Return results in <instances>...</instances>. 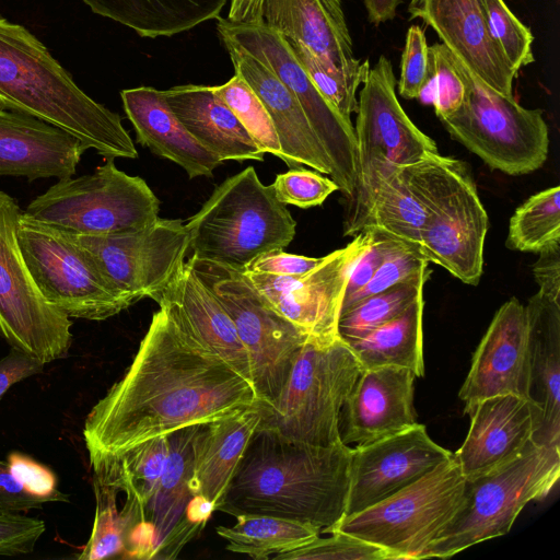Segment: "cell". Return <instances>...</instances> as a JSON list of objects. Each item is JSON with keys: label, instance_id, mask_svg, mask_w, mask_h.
I'll use <instances>...</instances> for the list:
<instances>
[{"label": "cell", "instance_id": "cell-1", "mask_svg": "<svg viewBox=\"0 0 560 560\" xmlns=\"http://www.w3.org/2000/svg\"><path fill=\"white\" fill-rule=\"evenodd\" d=\"M257 400L248 378L160 306L131 364L85 419L90 464L184 427L223 419Z\"/></svg>", "mask_w": 560, "mask_h": 560}, {"label": "cell", "instance_id": "cell-2", "mask_svg": "<svg viewBox=\"0 0 560 560\" xmlns=\"http://www.w3.org/2000/svg\"><path fill=\"white\" fill-rule=\"evenodd\" d=\"M352 447L312 445L258 425L215 511L312 524L326 533L345 515Z\"/></svg>", "mask_w": 560, "mask_h": 560}, {"label": "cell", "instance_id": "cell-3", "mask_svg": "<svg viewBox=\"0 0 560 560\" xmlns=\"http://www.w3.org/2000/svg\"><path fill=\"white\" fill-rule=\"evenodd\" d=\"M0 107L33 116L105 159H136L118 114L92 100L32 33L0 18Z\"/></svg>", "mask_w": 560, "mask_h": 560}, {"label": "cell", "instance_id": "cell-4", "mask_svg": "<svg viewBox=\"0 0 560 560\" xmlns=\"http://www.w3.org/2000/svg\"><path fill=\"white\" fill-rule=\"evenodd\" d=\"M185 225L192 256L243 271L257 256L287 247L296 228L253 166L222 182Z\"/></svg>", "mask_w": 560, "mask_h": 560}, {"label": "cell", "instance_id": "cell-5", "mask_svg": "<svg viewBox=\"0 0 560 560\" xmlns=\"http://www.w3.org/2000/svg\"><path fill=\"white\" fill-rule=\"evenodd\" d=\"M560 477V447L535 442L514 459L465 479L462 503L419 559L450 558L505 535L525 505L546 498Z\"/></svg>", "mask_w": 560, "mask_h": 560}, {"label": "cell", "instance_id": "cell-6", "mask_svg": "<svg viewBox=\"0 0 560 560\" xmlns=\"http://www.w3.org/2000/svg\"><path fill=\"white\" fill-rule=\"evenodd\" d=\"M159 211L160 200L145 180L106 159L92 174L58 179L30 202L22 218L65 234L113 235L149 226Z\"/></svg>", "mask_w": 560, "mask_h": 560}, {"label": "cell", "instance_id": "cell-7", "mask_svg": "<svg viewBox=\"0 0 560 560\" xmlns=\"http://www.w3.org/2000/svg\"><path fill=\"white\" fill-rule=\"evenodd\" d=\"M361 371L341 337L326 343L308 339L275 401H258L262 412L259 424L312 445L341 441L340 411Z\"/></svg>", "mask_w": 560, "mask_h": 560}, {"label": "cell", "instance_id": "cell-8", "mask_svg": "<svg viewBox=\"0 0 560 560\" xmlns=\"http://www.w3.org/2000/svg\"><path fill=\"white\" fill-rule=\"evenodd\" d=\"M465 477L452 455L380 502L343 516L326 534L342 532L394 553L419 559L458 510Z\"/></svg>", "mask_w": 560, "mask_h": 560}, {"label": "cell", "instance_id": "cell-9", "mask_svg": "<svg viewBox=\"0 0 560 560\" xmlns=\"http://www.w3.org/2000/svg\"><path fill=\"white\" fill-rule=\"evenodd\" d=\"M187 264L232 318L249 359L258 401L272 404L310 337L279 314L243 270L195 256Z\"/></svg>", "mask_w": 560, "mask_h": 560}, {"label": "cell", "instance_id": "cell-10", "mask_svg": "<svg viewBox=\"0 0 560 560\" xmlns=\"http://www.w3.org/2000/svg\"><path fill=\"white\" fill-rule=\"evenodd\" d=\"M456 63L466 95L462 106L441 120L451 137L505 174L523 175L540 168L549 151L542 110L521 106L514 97L483 83L457 58Z\"/></svg>", "mask_w": 560, "mask_h": 560}, {"label": "cell", "instance_id": "cell-11", "mask_svg": "<svg viewBox=\"0 0 560 560\" xmlns=\"http://www.w3.org/2000/svg\"><path fill=\"white\" fill-rule=\"evenodd\" d=\"M468 172L462 161L440 153L380 170L359 207L348 214L345 235L371 230L416 249L431 215Z\"/></svg>", "mask_w": 560, "mask_h": 560}, {"label": "cell", "instance_id": "cell-12", "mask_svg": "<svg viewBox=\"0 0 560 560\" xmlns=\"http://www.w3.org/2000/svg\"><path fill=\"white\" fill-rule=\"evenodd\" d=\"M16 237L38 291L68 317L105 320L133 303L66 235L21 217Z\"/></svg>", "mask_w": 560, "mask_h": 560}, {"label": "cell", "instance_id": "cell-13", "mask_svg": "<svg viewBox=\"0 0 560 560\" xmlns=\"http://www.w3.org/2000/svg\"><path fill=\"white\" fill-rule=\"evenodd\" d=\"M22 213L0 190V336L46 364L68 353L72 322L44 299L30 275L16 237Z\"/></svg>", "mask_w": 560, "mask_h": 560}, {"label": "cell", "instance_id": "cell-14", "mask_svg": "<svg viewBox=\"0 0 560 560\" xmlns=\"http://www.w3.org/2000/svg\"><path fill=\"white\" fill-rule=\"evenodd\" d=\"M221 39L242 47L266 65L301 105L331 164L330 178L350 201L357 186V138L354 126L315 88L285 40L262 23L233 24L218 18Z\"/></svg>", "mask_w": 560, "mask_h": 560}, {"label": "cell", "instance_id": "cell-15", "mask_svg": "<svg viewBox=\"0 0 560 560\" xmlns=\"http://www.w3.org/2000/svg\"><path fill=\"white\" fill-rule=\"evenodd\" d=\"M83 249L103 276L133 304L155 299L185 264L190 236L180 220L159 218L133 233L65 234Z\"/></svg>", "mask_w": 560, "mask_h": 560}, {"label": "cell", "instance_id": "cell-16", "mask_svg": "<svg viewBox=\"0 0 560 560\" xmlns=\"http://www.w3.org/2000/svg\"><path fill=\"white\" fill-rule=\"evenodd\" d=\"M396 83L392 62L381 55L359 93L357 186L350 205L361 198L380 170L439 153L435 142L405 113L396 96Z\"/></svg>", "mask_w": 560, "mask_h": 560}, {"label": "cell", "instance_id": "cell-17", "mask_svg": "<svg viewBox=\"0 0 560 560\" xmlns=\"http://www.w3.org/2000/svg\"><path fill=\"white\" fill-rule=\"evenodd\" d=\"M371 236L370 230L361 231L347 246L324 256L319 265L300 277L244 272L270 305L311 340L331 342L340 338L338 322L351 265Z\"/></svg>", "mask_w": 560, "mask_h": 560}, {"label": "cell", "instance_id": "cell-18", "mask_svg": "<svg viewBox=\"0 0 560 560\" xmlns=\"http://www.w3.org/2000/svg\"><path fill=\"white\" fill-rule=\"evenodd\" d=\"M452 455L451 451L436 444L419 422L373 442L355 445L351 452L346 515L380 502Z\"/></svg>", "mask_w": 560, "mask_h": 560}, {"label": "cell", "instance_id": "cell-19", "mask_svg": "<svg viewBox=\"0 0 560 560\" xmlns=\"http://www.w3.org/2000/svg\"><path fill=\"white\" fill-rule=\"evenodd\" d=\"M530 363L525 306L511 298L495 312L471 359L458 396L464 411L497 395L530 400Z\"/></svg>", "mask_w": 560, "mask_h": 560}, {"label": "cell", "instance_id": "cell-20", "mask_svg": "<svg viewBox=\"0 0 560 560\" xmlns=\"http://www.w3.org/2000/svg\"><path fill=\"white\" fill-rule=\"evenodd\" d=\"M489 218L468 172L427 222L416 250L466 284L482 275Z\"/></svg>", "mask_w": 560, "mask_h": 560}, {"label": "cell", "instance_id": "cell-21", "mask_svg": "<svg viewBox=\"0 0 560 560\" xmlns=\"http://www.w3.org/2000/svg\"><path fill=\"white\" fill-rule=\"evenodd\" d=\"M408 12L411 19L431 26L442 44L483 83L514 97L517 72L490 32L482 0H410Z\"/></svg>", "mask_w": 560, "mask_h": 560}, {"label": "cell", "instance_id": "cell-22", "mask_svg": "<svg viewBox=\"0 0 560 560\" xmlns=\"http://www.w3.org/2000/svg\"><path fill=\"white\" fill-rule=\"evenodd\" d=\"M202 424L167 434L168 455L154 492L145 506L144 535L149 559H173L203 525L189 514L195 445Z\"/></svg>", "mask_w": 560, "mask_h": 560}, {"label": "cell", "instance_id": "cell-23", "mask_svg": "<svg viewBox=\"0 0 560 560\" xmlns=\"http://www.w3.org/2000/svg\"><path fill=\"white\" fill-rule=\"evenodd\" d=\"M464 413L470 417L469 430L453 455L465 479L517 457L533 441L539 425L534 404L515 395L481 399Z\"/></svg>", "mask_w": 560, "mask_h": 560}, {"label": "cell", "instance_id": "cell-24", "mask_svg": "<svg viewBox=\"0 0 560 560\" xmlns=\"http://www.w3.org/2000/svg\"><path fill=\"white\" fill-rule=\"evenodd\" d=\"M416 377L401 368L362 370L340 411L341 442L362 445L417 423Z\"/></svg>", "mask_w": 560, "mask_h": 560}, {"label": "cell", "instance_id": "cell-25", "mask_svg": "<svg viewBox=\"0 0 560 560\" xmlns=\"http://www.w3.org/2000/svg\"><path fill=\"white\" fill-rule=\"evenodd\" d=\"M221 40L235 73L247 82L266 107L280 141L282 161L290 168L306 165L330 176L328 155L294 95L256 57L230 40Z\"/></svg>", "mask_w": 560, "mask_h": 560}, {"label": "cell", "instance_id": "cell-26", "mask_svg": "<svg viewBox=\"0 0 560 560\" xmlns=\"http://www.w3.org/2000/svg\"><path fill=\"white\" fill-rule=\"evenodd\" d=\"M89 150L68 132L33 116L0 107V176H73Z\"/></svg>", "mask_w": 560, "mask_h": 560}, {"label": "cell", "instance_id": "cell-27", "mask_svg": "<svg viewBox=\"0 0 560 560\" xmlns=\"http://www.w3.org/2000/svg\"><path fill=\"white\" fill-rule=\"evenodd\" d=\"M525 306L529 398L539 418L533 440L560 447V294L538 290Z\"/></svg>", "mask_w": 560, "mask_h": 560}, {"label": "cell", "instance_id": "cell-28", "mask_svg": "<svg viewBox=\"0 0 560 560\" xmlns=\"http://www.w3.org/2000/svg\"><path fill=\"white\" fill-rule=\"evenodd\" d=\"M155 302L252 382L249 359L232 318L187 261Z\"/></svg>", "mask_w": 560, "mask_h": 560}, {"label": "cell", "instance_id": "cell-29", "mask_svg": "<svg viewBox=\"0 0 560 560\" xmlns=\"http://www.w3.org/2000/svg\"><path fill=\"white\" fill-rule=\"evenodd\" d=\"M137 142L179 165L189 178L211 177L223 162L202 147L168 107L162 91L140 86L120 92Z\"/></svg>", "mask_w": 560, "mask_h": 560}, {"label": "cell", "instance_id": "cell-30", "mask_svg": "<svg viewBox=\"0 0 560 560\" xmlns=\"http://www.w3.org/2000/svg\"><path fill=\"white\" fill-rule=\"evenodd\" d=\"M162 93L186 130L222 162L264 161L265 153L215 93L214 86L187 84Z\"/></svg>", "mask_w": 560, "mask_h": 560}, {"label": "cell", "instance_id": "cell-31", "mask_svg": "<svg viewBox=\"0 0 560 560\" xmlns=\"http://www.w3.org/2000/svg\"><path fill=\"white\" fill-rule=\"evenodd\" d=\"M261 23L324 61L346 66L354 59L342 0H264Z\"/></svg>", "mask_w": 560, "mask_h": 560}, {"label": "cell", "instance_id": "cell-32", "mask_svg": "<svg viewBox=\"0 0 560 560\" xmlns=\"http://www.w3.org/2000/svg\"><path fill=\"white\" fill-rule=\"evenodd\" d=\"M258 400L229 417L202 424L195 445L192 494L214 511L261 421Z\"/></svg>", "mask_w": 560, "mask_h": 560}, {"label": "cell", "instance_id": "cell-33", "mask_svg": "<svg viewBox=\"0 0 560 560\" xmlns=\"http://www.w3.org/2000/svg\"><path fill=\"white\" fill-rule=\"evenodd\" d=\"M142 37L172 36L218 19L228 0H82Z\"/></svg>", "mask_w": 560, "mask_h": 560}, {"label": "cell", "instance_id": "cell-34", "mask_svg": "<svg viewBox=\"0 0 560 560\" xmlns=\"http://www.w3.org/2000/svg\"><path fill=\"white\" fill-rule=\"evenodd\" d=\"M423 296L399 316L374 328L362 338L346 341L362 370L393 366L424 375ZM345 341V340H343Z\"/></svg>", "mask_w": 560, "mask_h": 560}, {"label": "cell", "instance_id": "cell-35", "mask_svg": "<svg viewBox=\"0 0 560 560\" xmlns=\"http://www.w3.org/2000/svg\"><path fill=\"white\" fill-rule=\"evenodd\" d=\"M233 526H218L217 534L228 541L225 548L255 560L273 559L316 539L320 529L296 520L246 513L235 516Z\"/></svg>", "mask_w": 560, "mask_h": 560}, {"label": "cell", "instance_id": "cell-36", "mask_svg": "<svg viewBox=\"0 0 560 560\" xmlns=\"http://www.w3.org/2000/svg\"><path fill=\"white\" fill-rule=\"evenodd\" d=\"M168 455L166 435L148 440L116 458L91 465L93 478L138 501L145 512Z\"/></svg>", "mask_w": 560, "mask_h": 560}, {"label": "cell", "instance_id": "cell-37", "mask_svg": "<svg viewBox=\"0 0 560 560\" xmlns=\"http://www.w3.org/2000/svg\"><path fill=\"white\" fill-rule=\"evenodd\" d=\"M93 485L96 498L93 528L86 545L77 558L97 560L127 553L137 527L144 526V510L136 501L127 499L119 511V491L97 480H94Z\"/></svg>", "mask_w": 560, "mask_h": 560}, {"label": "cell", "instance_id": "cell-38", "mask_svg": "<svg viewBox=\"0 0 560 560\" xmlns=\"http://www.w3.org/2000/svg\"><path fill=\"white\" fill-rule=\"evenodd\" d=\"M506 246L523 253L560 247V187H549L525 200L509 223Z\"/></svg>", "mask_w": 560, "mask_h": 560}, {"label": "cell", "instance_id": "cell-39", "mask_svg": "<svg viewBox=\"0 0 560 560\" xmlns=\"http://www.w3.org/2000/svg\"><path fill=\"white\" fill-rule=\"evenodd\" d=\"M285 43L320 94L351 120V115L358 112L357 92L369 74L370 61L354 58L346 66H336L319 59L300 43Z\"/></svg>", "mask_w": 560, "mask_h": 560}, {"label": "cell", "instance_id": "cell-40", "mask_svg": "<svg viewBox=\"0 0 560 560\" xmlns=\"http://www.w3.org/2000/svg\"><path fill=\"white\" fill-rule=\"evenodd\" d=\"M431 270L370 295L340 314L339 336L345 341L362 338L374 328L399 316L420 296Z\"/></svg>", "mask_w": 560, "mask_h": 560}, {"label": "cell", "instance_id": "cell-41", "mask_svg": "<svg viewBox=\"0 0 560 560\" xmlns=\"http://www.w3.org/2000/svg\"><path fill=\"white\" fill-rule=\"evenodd\" d=\"M214 91L234 113L256 145L265 154L282 160L280 141L271 118L247 82L235 73L226 83L214 86Z\"/></svg>", "mask_w": 560, "mask_h": 560}, {"label": "cell", "instance_id": "cell-42", "mask_svg": "<svg viewBox=\"0 0 560 560\" xmlns=\"http://www.w3.org/2000/svg\"><path fill=\"white\" fill-rule=\"evenodd\" d=\"M429 60L430 78L422 92L430 90L435 114L442 120L462 106L466 95V84L455 56L444 44L436 43L429 46Z\"/></svg>", "mask_w": 560, "mask_h": 560}, {"label": "cell", "instance_id": "cell-43", "mask_svg": "<svg viewBox=\"0 0 560 560\" xmlns=\"http://www.w3.org/2000/svg\"><path fill=\"white\" fill-rule=\"evenodd\" d=\"M488 25L514 71L535 61L534 36L509 9L503 0H482Z\"/></svg>", "mask_w": 560, "mask_h": 560}, {"label": "cell", "instance_id": "cell-44", "mask_svg": "<svg viewBox=\"0 0 560 560\" xmlns=\"http://www.w3.org/2000/svg\"><path fill=\"white\" fill-rule=\"evenodd\" d=\"M429 270V261L412 247L396 241L371 280L343 299L341 313L359 301ZM340 313V314H341Z\"/></svg>", "mask_w": 560, "mask_h": 560}, {"label": "cell", "instance_id": "cell-45", "mask_svg": "<svg viewBox=\"0 0 560 560\" xmlns=\"http://www.w3.org/2000/svg\"><path fill=\"white\" fill-rule=\"evenodd\" d=\"M330 537L319 536L295 550L279 555L275 560H398L390 551L342 532Z\"/></svg>", "mask_w": 560, "mask_h": 560}, {"label": "cell", "instance_id": "cell-46", "mask_svg": "<svg viewBox=\"0 0 560 560\" xmlns=\"http://www.w3.org/2000/svg\"><path fill=\"white\" fill-rule=\"evenodd\" d=\"M271 185L280 202L302 209L320 206L330 194L338 190L331 178L302 167L278 174Z\"/></svg>", "mask_w": 560, "mask_h": 560}, {"label": "cell", "instance_id": "cell-47", "mask_svg": "<svg viewBox=\"0 0 560 560\" xmlns=\"http://www.w3.org/2000/svg\"><path fill=\"white\" fill-rule=\"evenodd\" d=\"M430 78L429 46L419 25H411L406 34L401 55L398 92L406 100L419 98Z\"/></svg>", "mask_w": 560, "mask_h": 560}, {"label": "cell", "instance_id": "cell-48", "mask_svg": "<svg viewBox=\"0 0 560 560\" xmlns=\"http://www.w3.org/2000/svg\"><path fill=\"white\" fill-rule=\"evenodd\" d=\"M45 529V523L38 518L0 515V556L31 553Z\"/></svg>", "mask_w": 560, "mask_h": 560}, {"label": "cell", "instance_id": "cell-49", "mask_svg": "<svg viewBox=\"0 0 560 560\" xmlns=\"http://www.w3.org/2000/svg\"><path fill=\"white\" fill-rule=\"evenodd\" d=\"M371 232L370 242L351 265L343 299L360 290L371 280L388 250L397 241L380 232Z\"/></svg>", "mask_w": 560, "mask_h": 560}, {"label": "cell", "instance_id": "cell-50", "mask_svg": "<svg viewBox=\"0 0 560 560\" xmlns=\"http://www.w3.org/2000/svg\"><path fill=\"white\" fill-rule=\"evenodd\" d=\"M49 499L30 489L10 468L8 462L0 460V515L19 514L31 509H39Z\"/></svg>", "mask_w": 560, "mask_h": 560}, {"label": "cell", "instance_id": "cell-51", "mask_svg": "<svg viewBox=\"0 0 560 560\" xmlns=\"http://www.w3.org/2000/svg\"><path fill=\"white\" fill-rule=\"evenodd\" d=\"M7 462L12 471L37 494L50 502L69 501V497L57 489L55 475L45 466L21 453H11Z\"/></svg>", "mask_w": 560, "mask_h": 560}, {"label": "cell", "instance_id": "cell-52", "mask_svg": "<svg viewBox=\"0 0 560 560\" xmlns=\"http://www.w3.org/2000/svg\"><path fill=\"white\" fill-rule=\"evenodd\" d=\"M323 258L289 254L283 248H279L257 256L244 271L282 277H300L313 270L322 262Z\"/></svg>", "mask_w": 560, "mask_h": 560}, {"label": "cell", "instance_id": "cell-53", "mask_svg": "<svg viewBox=\"0 0 560 560\" xmlns=\"http://www.w3.org/2000/svg\"><path fill=\"white\" fill-rule=\"evenodd\" d=\"M45 363L11 348L10 352L0 359V399L15 383L30 376L39 374Z\"/></svg>", "mask_w": 560, "mask_h": 560}, {"label": "cell", "instance_id": "cell-54", "mask_svg": "<svg viewBox=\"0 0 560 560\" xmlns=\"http://www.w3.org/2000/svg\"><path fill=\"white\" fill-rule=\"evenodd\" d=\"M533 273L540 290L560 294V247L540 253Z\"/></svg>", "mask_w": 560, "mask_h": 560}, {"label": "cell", "instance_id": "cell-55", "mask_svg": "<svg viewBox=\"0 0 560 560\" xmlns=\"http://www.w3.org/2000/svg\"><path fill=\"white\" fill-rule=\"evenodd\" d=\"M264 0H231L228 21L233 24L261 23Z\"/></svg>", "mask_w": 560, "mask_h": 560}, {"label": "cell", "instance_id": "cell-56", "mask_svg": "<svg viewBox=\"0 0 560 560\" xmlns=\"http://www.w3.org/2000/svg\"><path fill=\"white\" fill-rule=\"evenodd\" d=\"M401 2L402 0H363L368 20L375 25L393 20Z\"/></svg>", "mask_w": 560, "mask_h": 560}]
</instances>
